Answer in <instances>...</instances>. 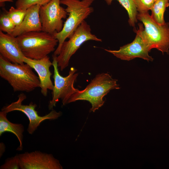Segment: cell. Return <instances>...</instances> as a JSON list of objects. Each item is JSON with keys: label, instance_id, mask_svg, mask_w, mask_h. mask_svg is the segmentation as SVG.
Returning a JSON list of instances; mask_svg holds the SVG:
<instances>
[{"label": "cell", "instance_id": "cell-1", "mask_svg": "<svg viewBox=\"0 0 169 169\" xmlns=\"http://www.w3.org/2000/svg\"><path fill=\"white\" fill-rule=\"evenodd\" d=\"M28 64L11 63L0 55V76L6 80L14 92H31L40 87L39 79Z\"/></svg>", "mask_w": 169, "mask_h": 169}, {"label": "cell", "instance_id": "cell-2", "mask_svg": "<svg viewBox=\"0 0 169 169\" xmlns=\"http://www.w3.org/2000/svg\"><path fill=\"white\" fill-rule=\"evenodd\" d=\"M94 0H60V3L66 6L65 9L69 16L59 33L54 35L58 44L53 55L59 54L63 43L69 38L81 23L94 11L91 6Z\"/></svg>", "mask_w": 169, "mask_h": 169}, {"label": "cell", "instance_id": "cell-3", "mask_svg": "<svg viewBox=\"0 0 169 169\" xmlns=\"http://www.w3.org/2000/svg\"><path fill=\"white\" fill-rule=\"evenodd\" d=\"M117 81L108 73L97 74L84 89L78 90L74 94L68 103L78 100H86L91 105L90 112H94L103 105V97L111 90L120 89Z\"/></svg>", "mask_w": 169, "mask_h": 169}, {"label": "cell", "instance_id": "cell-4", "mask_svg": "<svg viewBox=\"0 0 169 169\" xmlns=\"http://www.w3.org/2000/svg\"><path fill=\"white\" fill-rule=\"evenodd\" d=\"M24 56L38 60L55 50L58 41L54 35L42 31L25 33L16 37Z\"/></svg>", "mask_w": 169, "mask_h": 169}, {"label": "cell", "instance_id": "cell-5", "mask_svg": "<svg viewBox=\"0 0 169 169\" xmlns=\"http://www.w3.org/2000/svg\"><path fill=\"white\" fill-rule=\"evenodd\" d=\"M67 41L63 43L59 54L56 56L58 67L63 71L67 67L71 57L81 45L89 40L102 42V40L91 32L90 26L84 21Z\"/></svg>", "mask_w": 169, "mask_h": 169}, {"label": "cell", "instance_id": "cell-6", "mask_svg": "<svg viewBox=\"0 0 169 169\" xmlns=\"http://www.w3.org/2000/svg\"><path fill=\"white\" fill-rule=\"evenodd\" d=\"M52 57L54 85L52 90V99L48 105L49 110H51L60 99L61 100L63 105L68 104L71 96L79 90L74 86V83L78 75V73H76L77 69L72 67L67 76H61L59 72L56 56L53 55Z\"/></svg>", "mask_w": 169, "mask_h": 169}, {"label": "cell", "instance_id": "cell-7", "mask_svg": "<svg viewBox=\"0 0 169 169\" xmlns=\"http://www.w3.org/2000/svg\"><path fill=\"white\" fill-rule=\"evenodd\" d=\"M137 19L144 26V31L150 47L155 48L163 54L169 53V23L160 24L152 18L148 12H138Z\"/></svg>", "mask_w": 169, "mask_h": 169}, {"label": "cell", "instance_id": "cell-8", "mask_svg": "<svg viewBox=\"0 0 169 169\" xmlns=\"http://www.w3.org/2000/svg\"><path fill=\"white\" fill-rule=\"evenodd\" d=\"M138 25L139 28L135 31L136 37L132 42L120 47L118 50H105L122 60L130 61L139 58L148 61H152L153 59L149 54L151 49L143 25L139 23Z\"/></svg>", "mask_w": 169, "mask_h": 169}, {"label": "cell", "instance_id": "cell-9", "mask_svg": "<svg viewBox=\"0 0 169 169\" xmlns=\"http://www.w3.org/2000/svg\"><path fill=\"white\" fill-rule=\"evenodd\" d=\"M18 97V100L16 101L4 106L1 110L7 113L18 111L24 113L29 120L27 131L29 134H33L43 121L47 120L56 119L62 115L61 112H57L53 109L48 114L43 116H39L35 109L37 106L36 104L32 102H31L28 105L22 104L23 102L27 98L25 94H20Z\"/></svg>", "mask_w": 169, "mask_h": 169}, {"label": "cell", "instance_id": "cell-10", "mask_svg": "<svg viewBox=\"0 0 169 169\" xmlns=\"http://www.w3.org/2000/svg\"><path fill=\"white\" fill-rule=\"evenodd\" d=\"M60 4V0H51L40 6L39 14L42 31L54 35L61 31L63 19L66 18L68 13Z\"/></svg>", "mask_w": 169, "mask_h": 169}, {"label": "cell", "instance_id": "cell-11", "mask_svg": "<svg viewBox=\"0 0 169 169\" xmlns=\"http://www.w3.org/2000/svg\"><path fill=\"white\" fill-rule=\"evenodd\" d=\"M21 169H61L59 161L51 154L35 151L18 154Z\"/></svg>", "mask_w": 169, "mask_h": 169}, {"label": "cell", "instance_id": "cell-12", "mask_svg": "<svg viewBox=\"0 0 169 169\" xmlns=\"http://www.w3.org/2000/svg\"><path fill=\"white\" fill-rule=\"evenodd\" d=\"M23 61L37 73L40 81L41 93L44 96H46L48 90H52L54 86L50 78L52 73L49 68L53 64L49 57L47 56L41 59L36 60L24 57Z\"/></svg>", "mask_w": 169, "mask_h": 169}, {"label": "cell", "instance_id": "cell-13", "mask_svg": "<svg viewBox=\"0 0 169 169\" xmlns=\"http://www.w3.org/2000/svg\"><path fill=\"white\" fill-rule=\"evenodd\" d=\"M0 55L13 63L24 64L23 54L16 37L0 31Z\"/></svg>", "mask_w": 169, "mask_h": 169}, {"label": "cell", "instance_id": "cell-14", "mask_svg": "<svg viewBox=\"0 0 169 169\" xmlns=\"http://www.w3.org/2000/svg\"><path fill=\"white\" fill-rule=\"evenodd\" d=\"M40 7L37 4L28 8L22 22L20 25L15 27L11 35L17 37L28 32L42 31L39 14Z\"/></svg>", "mask_w": 169, "mask_h": 169}, {"label": "cell", "instance_id": "cell-15", "mask_svg": "<svg viewBox=\"0 0 169 169\" xmlns=\"http://www.w3.org/2000/svg\"><path fill=\"white\" fill-rule=\"evenodd\" d=\"M7 113L5 111L0 112V136L5 132H9L14 134L17 137L19 146L18 151L23 149V133L24 131L23 126L21 124L14 123L10 121L7 117Z\"/></svg>", "mask_w": 169, "mask_h": 169}, {"label": "cell", "instance_id": "cell-16", "mask_svg": "<svg viewBox=\"0 0 169 169\" xmlns=\"http://www.w3.org/2000/svg\"><path fill=\"white\" fill-rule=\"evenodd\" d=\"M169 0H156L152 8L151 17L160 24L165 23L164 14L166 8L169 5Z\"/></svg>", "mask_w": 169, "mask_h": 169}, {"label": "cell", "instance_id": "cell-17", "mask_svg": "<svg viewBox=\"0 0 169 169\" xmlns=\"http://www.w3.org/2000/svg\"><path fill=\"white\" fill-rule=\"evenodd\" d=\"M108 5H110L114 0H117L126 10L129 17L128 22L130 25L135 27L137 22L136 18L138 13L134 0H104Z\"/></svg>", "mask_w": 169, "mask_h": 169}, {"label": "cell", "instance_id": "cell-18", "mask_svg": "<svg viewBox=\"0 0 169 169\" xmlns=\"http://www.w3.org/2000/svg\"><path fill=\"white\" fill-rule=\"evenodd\" d=\"M6 12L16 27L20 25L27 13V9H20L12 6Z\"/></svg>", "mask_w": 169, "mask_h": 169}, {"label": "cell", "instance_id": "cell-19", "mask_svg": "<svg viewBox=\"0 0 169 169\" xmlns=\"http://www.w3.org/2000/svg\"><path fill=\"white\" fill-rule=\"evenodd\" d=\"M16 26L9 18L6 11L2 14L0 17V31L6 33L11 34Z\"/></svg>", "mask_w": 169, "mask_h": 169}, {"label": "cell", "instance_id": "cell-20", "mask_svg": "<svg viewBox=\"0 0 169 169\" xmlns=\"http://www.w3.org/2000/svg\"><path fill=\"white\" fill-rule=\"evenodd\" d=\"M51 0H17L15 3L16 8L20 9H27L31 6L39 5H44Z\"/></svg>", "mask_w": 169, "mask_h": 169}, {"label": "cell", "instance_id": "cell-21", "mask_svg": "<svg viewBox=\"0 0 169 169\" xmlns=\"http://www.w3.org/2000/svg\"><path fill=\"white\" fill-rule=\"evenodd\" d=\"M156 0H134L138 12H148L151 10Z\"/></svg>", "mask_w": 169, "mask_h": 169}, {"label": "cell", "instance_id": "cell-22", "mask_svg": "<svg viewBox=\"0 0 169 169\" xmlns=\"http://www.w3.org/2000/svg\"><path fill=\"white\" fill-rule=\"evenodd\" d=\"M0 169H20L18 154L7 158L0 167Z\"/></svg>", "mask_w": 169, "mask_h": 169}, {"label": "cell", "instance_id": "cell-23", "mask_svg": "<svg viewBox=\"0 0 169 169\" xmlns=\"http://www.w3.org/2000/svg\"><path fill=\"white\" fill-rule=\"evenodd\" d=\"M13 0H0V3H3L6 2H13Z\"/></svg>", "mask_w": 169, "mask_h": 169}]
</instances>
